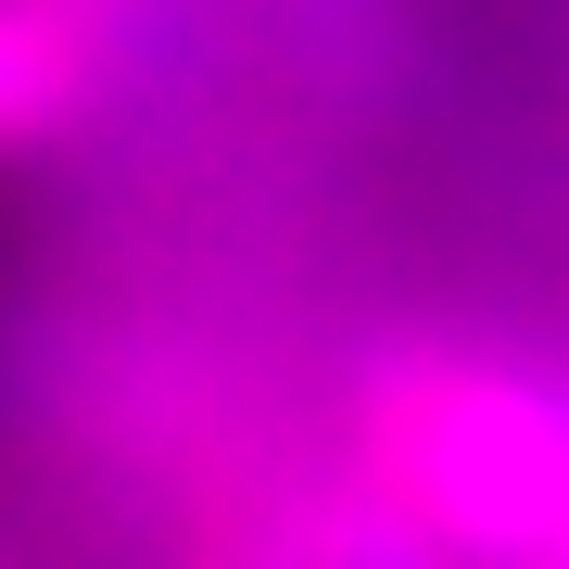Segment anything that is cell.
I'll return each mask as SVG.
<instances>
[{"label":"cell","mask_w":569,"mask_h":569,"mask_svg":"<svg viewBox=\"0 0 569 569\" xmlns=\"http://www.w3.org/2000/svg\"><path fill=\"white\" fill-rule=\"evenodd\" d=\"M380 468L418 531H569V418L481 367H380Z\"/></svg>","instance_id":"6da1fadb"},{"label":"cell","mask_w":569,"mask_h":569,"mask_svg":"<svg viewBox=\"0 0 569 569\" xmlns=\"http://www.w3.org/2000/svg\"><path fill=\"white\" fill-rule=\"evenodd\" d=\"M102 102V51L63 0H0V152H51L77 140Z\"/></svg>","instance_id":"7a4b0ae2"},{"label":"cell","mask_w":569,"mask_h":569,"mask_svg":"<svg viewBox=\"0 0 569 569\" xmlns=\"http://www.w3.org/2000/svg\"><path fill=\"white\" fill-rule=\"evenodd\" d=\"M329 569H456V557H443V531H418L392 493H367V507L329 519Z\"/></svg>","instance_id":"3957f363"}]
</instances>
